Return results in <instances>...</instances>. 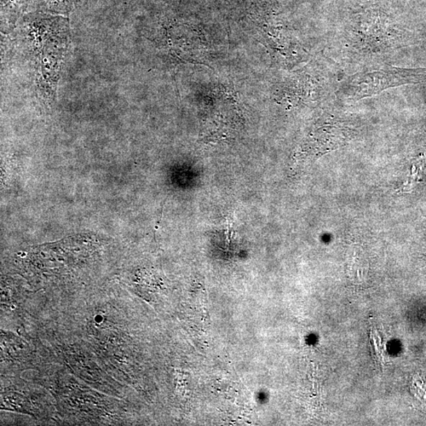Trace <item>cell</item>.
Instances as JSON below:
<instances>
[{
    "label": "cell",
    "mask_w": 426,
    "mask_h": 426,
    "mask_svg": "<svg viewBox=\"0 0 426 426\" xmlns=\"http://www.w3.org/2000/svg\"><path fill=\"white\" fill-rule=\"evenodd\" d=\"M45 7L56 12H67L70 10L76 0H43Z\"/></svg>",
    "instance_id": "cell-1"
},
{
    "label": "cell",
    "mask_w": 426,
    "mask_h": 426,
    "mask_svg": "<svg viewBox=\"0 0 426 426\" xmlns=\"http://www.w3.org/2000/svg\"><path fill=\"white\" fill-rule=\"evenodd\" d=\"M26 0H2V10L4 15H8L9 18H13L19 13V9L24 4Z\"/></svg>",
    "instance_id": "cell-2"
}]
</instances>
